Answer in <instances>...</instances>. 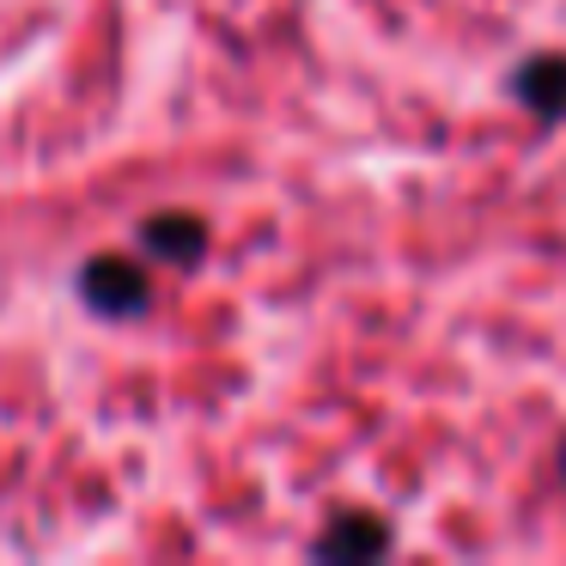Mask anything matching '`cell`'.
Here are the masks:
<instances>
[{
    "instance_id": "obj_1",
    "label": "cell",
    "mask_w": 566,
    "mask_h": 566,
    "mask_svg": "<svg viewBox=\"0 0 566 566\" xmlns=\"http://www.w3.org/2000/svg\"><path fill=\"white\" fill-rule=\"evenodd\" d=\"M512 98L536 123H566V55H530L512 67Z\"/></svg>"
},
{
    "instance_id": "obj_2",
    "label": "cell",
    "mask_w": 566,
    "mask_h": 566,
    "mask_svg": "<svg viewBox=\"0 0 566 566\" xmlns=\"http://www.w3.org/2000/svg\"><path fill=\"white\" fill-rule=\"evenodd\" d=\"M86 298L98 311H140L147 305V274L135 269V262H111V256H98L86 269Z\"/></svg>"
},
{
    "instance_id": "obj_3",
    "label": "cell",
    "mask_w": 566,
    "mask_h": 566,
    "mask_svg": "<svg viewBox=\"0 0 566 566\" xmlns=\"http://www.w3.org/2000/svg\"><path fill=\"white\" fill-rule=\"evenodd\" d=\"M390 548V530L378 517H342L335 530L317 536V554H335V560H359V554H384Z\"/></svg>"
},
{
    "instance_id": "obj_4",
    "label": "cell",
    "mask_w": 566,
    "mask_h": 566,
    "mask_svg": "<svg viewBox=\"0 0 566 566\" xmlns=\"http://www.w3.org/2000/svg\"><path fill=\"white\" fill-rule=\"evenodd\" d=\"M147 244L165 250V256H177V262H196L201 250H208V232H201V220H189V213H171V220L147 226Z\"/></svg>"
}]
</instances>
